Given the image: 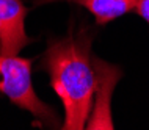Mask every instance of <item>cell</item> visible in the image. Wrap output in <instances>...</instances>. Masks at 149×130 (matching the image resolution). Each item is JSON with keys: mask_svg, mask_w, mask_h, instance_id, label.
<instances>
[{"mask_svg": "<svg viewBox=\"0 0 149 130\" xmlns=\"http://www.w3.org/2000/svg\"><path fill=\"white\" fill-rule=\"evenodd\" d=\"M72 2L86 8L94 16L99 25L115 21L123 14L135 10L136 6V0H72Z\"/></svg>", "mask_w": 149, "mask_h": 130, "instance_id": "obj_5", "label": "cell"}, {"mask_svg": "<svg viewBox=\"0 0 149 130\" xmlns=\"http://www.w3.org/2000/svg\"><path fill=\"white\" fill-rule=\"evenodd\" d=\"M135 11L140 17H143L149 25V0H136Z\"/></svg>", "mask_w": 149, "mask_h": 130, "instance_id": "obj_6", "label": "cell"}, {"mask_svg": "<svg viewBox=\"0 0 149 130\" xmlns=\"http://www.w3.org/2000/svg\"><path fill=\"white\" fill-rule=\"evenodd\" d=\"M42 64L64 107L61 129H86L96 92V69L90 36L82 33L50 41Z\"/></svg>", "mask_w": 149, "mask_h": 130, "instance_id": "obj_1", "label": "cell"}, {"mask_svg": "<svg viewBox=\"0 0 149 130\" xmlns=\"http://www.w3.org/2000/svg\"><path fill=\"white\" fill-rule=\"evenodd\" d=\"M94 69L97 102H94L96 107L86 122V129H115L110 116V99L115 85L121 77V71L99 58H94Z\"/></svg>", "mask_w": 149, "mask_h": 130, "instance_id": "obj_4", "label": "cell"}, {"mask_svg": "<svg viewBox=\"0 0 149 130\" xmlns=\"http://www.w3.org/2000/svg\"><path fill=\"white\" fill-rule=\"evenodd\" d=\"M27 8L21 0H0V54L17 55L31 39L25 31Z\"/></svg>", "mask_w": 149, "mask_h": 130, "instance_id": "obj_3", "label": "cell"}, {"mask_svg": "<svg viewBox=\"0 0 149 130\" xmlns=\"http://www.w3.org/2000/svg\"><path fill=\"white\" fill-rule=\"evenodd\" d=\"M0 92L49 127H58V117L36 96L31 83V60L0 54Z\"/></svg>", "mask_w": 149, "mask_h": 130, "instance_id": "obj_2", "label": "cell"}]
</instances>
